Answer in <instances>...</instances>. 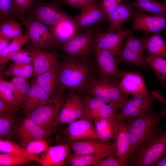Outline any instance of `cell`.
I'll return each instance as SVG.
<instances>
[{
  "label": "cell",
  "instance_id": "obj_1",
  "mask_svg": "<svg viewBox=\"0 0 166 166\" xmlns=\"http://www.w3.org/2000/svg\"><path fill=\"white\" fill-rule=\"evenodd\" d=\"M159 113L154 110L148 111L141 117L125 120L129 132L130 144L127 161L129 164L135 152L143 145L163 130L160 126L161 118L166 115V110L161 107Z\"/></svg>",
  "mask_w": 166,
  "mask_h": 166
},
{
  "label": "cell",
  "instance_id": "obj_2",
  "mask_svg": "<svg viewBox=\"0 0 166 166\" xmlns=\"http://www.w3.org/2000/svg\"><path fill=\"white\" fill-rule=\"evenodd\" d=\"M91 71L85 60L67 55L58 68L57 91L69 89L83 94Z\"/></svg>",
  "mask_w": 166,
  "mask_h": 166
},
{
  "label": "cell",
  "instance_id": "obj_3",
  "mask_svg": "<svg viewBox=\"0 0 166 166\" xmlns=\"http://www.w3.org/2000/svg\"><path fill=\"white\" fill-rule=\"evenodd\" d=\"M119 81L110 78H91L83 94L93 97L121 109L129 95L121 91L119 86Z\"/></svg>",
  "mask_w": 166,
  "mask_h": 166
},
{
  "label": "cell",
  "instance_id": "obj_4",
  "mask_svg": "<svg viewBox=\"0 0 166 166\" xmlns=\"http://www.w3.org/2000/svg\"><path fill=\"white\" fill-rule=\"evenodd\" d=\"M101 28L91 26L80 29L76 34L61 46L67 55L86 60L94 55L96 46Z\"/></svg>",
  "mask_w": 166,
  "mask_h": 166
},
{
  "label": "cell",
  "instance_id": "obj_5",
  "mask_svg": "<svg viewBox=\"0 0 166 166\" xmlns=\"http://www.w3.org/2000/svg\"><path fill=\"white\" fill-rule=\"evenodd\" d=\"M166 151V129L162 130L141 146L129 163L134 166H152Z\"/></svg>",
  "mask_w": 166,
  "mask_h": 166
},
{
  "label": "cell",
  "instance_id": "obj_6",
  "mask_svg": "<svg viewBox=\"0 0 166 166\" xmlns=\"http://www.w3.org/2000/svg\"><path fill=\"white\" fill-rule=\"evenodd\" d=\"M62 92L57 91L47 102L28 113L27 117L43 128L53 127L65 101Z\"/></svg>",
  "mask_w": 166,
  "mask_h": 166
},
{
  "label": "cell",
  "instance_id": "obj_7",
  "mask_svg": "<svg viewBox=\"0 0 166 166\" xmlns=\"http://www.w3.org/2000/svg\"><path fill=\"white\" fill-rule=\"evenodd\" d=\"M85 118H88V115L82 95L71 90L65 100L53 127Z\"/></svg>",
  "mask_w": 166,
  "mask_h": 166
},
{
  "label": "cell",
  "instance_id": "obj_8",
  "mask_svg": "<svg viewBox=\"0 0 166 166\" xmlns=\"http://www.w3.org/2000/svg\"><path fill=\"white\" fill-rule=\"evenodd\" d=\"M19 18L26 27L34 49L49 50L55 45L54 39L49 27L36 20L26 18L23 14H20Z\"/></svg>",
  "mask_w": 166,
  "mask_h": 166
},
{
  "label": "cell",
  "instance_id": "obj_9",
  "mask_svg": "<svg viewBox=\"0 0 166 166\" xmlns=\"http://www.w3.org/2000/svg\"><path fill=\"white\" fill-rule=\"evenodd\" d=\"M58 129L57 126L45 128L27 117L18 127L16 138L18 144L22 147L32 141L46 139L58 131Z\"/></svg>",
  "mask_w": 166,
  "mask_h": 166
},
{
  "label": "cell",
  "instance_id": "obj_10",
  "mask_svg": "<svg viewBox=\"0 0 166 166\" xmlns=\"http://www.w3.org/2000/svg\"><path fill=\"white\" fill-rule=\"evenodd\" d=\"M155 98L151 94L148 96L133 95L128 99L121 112L117 113L114 120L116 122L131 118L141 117L148 111L154 110L153 102Z\"/></svg>",
  "mask_w": 166,
  "mask_h": 166
},
{
  "label": "cell",
  "instance_id": "obj_11",
  "mask_svg": "<svg viewBox=\"0 0 166 166\" xmlns=\"http://www.w3.org/2000/svg\"><path fill=\"white\" fill-rule=\"evenodd\" d=\"M71 150L80 154L93 155L104 158L115 153L113 142L94 139L68 142Z\"/></svg>",
  "mask_w": 166,
  "mask_h": 166
},
{
  "label": "cell",
  "instance_id": "obj_12",
  "mask_svg": "<svg viewBox=\"0 0 166 166\" xmlns=\"http://www.w3.org/2000/svg\"><path fill=\"white\" fill-rule=\"evenodd\" d=\"M133 17L130 29L132 31H143L149 34L160 33L162 30H166V17L149 15L138 10H134Z\"/></svg>",
  "mask_w": 166,
  "mask_h": 166
},
{
  "label": "cell",
  "instance_id": "obj_13",
  "mask_svg": "<svg viewBox=\"0 0 166 166\" xmlns=\"http://www.w3.org/2000/svg\"><path fill=\"white\" fill-rule=\"evenodd\" d=\"M55 1L37 3L33 12V18L50 28L56 25L65 13Z\"/></svg>",
  "mask_w": 166,
  "mask_h": 166
},
{
  "label": "cell",
  "instance_id": "obj_14",
  "mask_svg": "<svg viewBox=\"0 0 166 166\" xmlns=\"http://www.w3.org/2000/svg\"><path fill=\"white\" fill-rule=\"evenodd\" d=\"M94 56L100 78L120 80L121 71L114 54L107 51L95 49Z\"/></svg>",
  "mask_w": 166,
  "mask_h": 166
},
{
  "label": "cell",
  "instance_id": "obj_15",
  "mask_svg": "<svg viewBox=\"0 0 166 166\" xmlns=\"http://www.w3.org/2000/svg\"><path fill=\"white\" fill-rule=\"evenodd\" d=\"M64 133L70 142L98 139L92 120L85 118L74 121L69 124Z\"/></svg>",
  "mask_w": 166,
  "mask_h": 166
},
{
  "label": "cell",
  "instance_id": "obj_16",
  "mask_svg": "<svg viewBox=\"0 0 166 166\" xmlns=\"http://www.w3.org/2000/svg\"><path fill=\"white\" fill-rule=\"evenodd\" d=\"M121 27L115 32H101L97 39L96 49L110 52L117 57L120 56L124 40L130 31Z\"/></svg>",
  "mask_w": 166,
  "mask_h": 166
},
{
  "label": "cell",
  "instance_id": "obj_17",
  "mask_svg": "<svg viewBox=\"0 0 166 166\" xmlns=\"http://www.w3.org/2000/svg\"><path fill=\"white\" fill-rule=\"evenodd\" d=\"M119 86L121 91L129 95L148 96L150 94L140 73L121 71Z\"/></svg>",
  "mask_w": 166,
  "mask_h": 166
},
{
  "label": "cell",
  "instance_id": "obj_18",
  "mask_svg": "<svg viewBox=\"0 0 166 166\" xmlns=\"http://www.w3.org/2000/svg\"><path fill=\"white\" fill-rule=\"evenodd\" d=\"M49 29L54 39L55 45H62L72 38L79 29L74 16H70L65 12L59 22Z\"/></svg>",
  "mask_w": 166,
  "mask_h": 166
},
{
  "label": "cell",
  "instance_id": "obj_19",
  "mask_svg": "<svg viewBox=\"0 0 166 166\" xmlns=\"http://www.w3.org/2000/svg\"><path fill=\"white\" fill-rule=\"evenodd\" d=\"M34 77L52 69L58 68L60 63L55 52L34 49L31 52Z\"/></svg>",
  "mask_w": 166,
  "mask_h": 166
},
{
  "label": "cell",
  "instance_id": "obj_20",
  "mask_svg": "<svg viewBox=\"0 0 166 166\" xmlns=\"http://www.w3.org/2000/svg\"><path fill=\"white\" fill-rule=\"evenodd\" d=\"M117 124L114 136L115 155L120 160L127 166L129 165L127 161L130 142L127 124L125 120L116 122Z\"/></svg>",
  "mask_w": 166,
  "mask_h": 166
},
{
  "label": "cell",
  "instance_id": "obj_21",
  "mask_svg": "<svg viewBox=\"0 0 166 166\" xmlns=\"http://www.w3.org/2000/svg\"><path fill=\"white\" fill-rule=\"evenodd\" d=\"M68 144L48 146L41 156V164L44 166L63 165L70 151Z\"/></svg>",
  "mask_w": 166,
  "mask_h": 166
},
{
  "label": "cell",
  "instance_id": "obj_22",
  "mask_svg": "<svg viewBox=\"0 0 166 166\" xmlns=\"http://www.w3.org/2000/svg\"><path fill=\"white\" fill-rule=\"evenodd\" d=\"M81 13L74 16L79 29L92 26L95 23L107 19L100 5L94 2L82 9Z\"/></svg>",
  "mask_w": 166,
  "mask_h": 166
},
{
  "label": "cell",
  "instance_id": "obj_23",
  "mask_svg": "<svg viewBox=\"0 0 166 166\" xmlns=\"http://www.w3.org/2000/svg\"><path fill=\"white\" fill-rule=\"evenodd\" d=\"M134 9L132 3H121L107 16L109 23L106 31L115 32L118 30L124 23L131 19Z\"/></svg>",
  "mask_w": 166,
  "mask_h": 166
},
{
  "label": "cell",
  "instance_id": "obj_24",
  "mask_svg": "<svg viewBox=\"0 0 166 166\" xmlns=\"http://www.w3.org/2000/svg\"><path fill=\"white\" fill-rule=\"evenodd\" d=\"M51 97L41 87L33 81L23 103L25 113L27 114L46 103Z\"/></svg>",
  "mask_w": 166,
  "mask_h": 166
},
{
  "label": "cell",
  "instance_id": "obj_25",
  "mask_svg": "<svg viewBox=\"0 0 166 166\" xmlns=\"http://www.w3.org/2000/svg\"><path fill=\"white\" fill-rule=\"evenodd\" d=\"M58 68L52 69L34 77L33 80L50 97L54 96L57 92Z\"/></svg>",
  "mask_w": 166,
  "mask_h": 166
},
{
  "label": "cell",
  "instance_id": "obj_26",
  "mask_svg": "<svg viewBox=\"0 0 166 166\" xmlns=\"http://www.w3.org/2000/svg\"><path fill=\"white\" fill-rule=\"evenodd\" d=\"M146 64L150 68L164 87H166V58L148 53L145 55Z\"/></svg>",
  "mask_w": 166,
  "mask_h": 166
},
{
  "label": "cell",
  "instance_id": "obj_27",
  "mask_svg": "<svg viewBox=\"0 0 166 166\" xmlns=\"http://www.w3.org/2000/svg\"><path fill=\"white\" fill-rule=\"evenodd\" d=\"M98 139L109 140L114 136L117 123L113 118H98L93 120Z\"/></svg>",
  "mask_w": 166,
  "mask_h": 166
},
{
  "label": "cell",
  "instance_id": "obj_28",
  "mask_svg": "<svg viewBox=\"0 0 166 166\" xmlns=\"http://www.w3.org/2000/svg\"><path fill=\"white\" fill-rule=\"evenodd\" d=\"M144 47L148 53L166 58V42L161 37L160 33L153 34L146 38Z\"/></svg>",
  "mask_w": 166,
  "mask_h": 166
},
{
  "label": "cell",
  "instance_id": "obj_29",
  "mask_svg": "<svg viewBox=\"0 0 166 166\" xmlns=\"http://www.w3.org/2000/svg\"><path fill=\"white\" fill-rule=\"evenodd\" d=\"M135 7L142 12L166 17V3L156 0H135L132 2Z\"/></svg>",
  "mask_w": 166,
  "mask_h": 166
},
{
  "label": "cell",
  "instance_id": "obj_30",
  "mask_svg": "<svg viewBox=\"0 0 166 166\" xmlns=\"http://www.w3.org/2000/svg\"><path fill=\"white\" fill-rule=\"evenodd\" d=\"M34 161L40 164L41 158L35 156L19 154H0V166H16Z\"/></svg>",
  "mask_w": 166,
  "mask_h": 166
},
{
  "label": "cell",
  "instance_id": "obj_31",
  "mask_svg": "<svg viewBox=\"0 0 166 166\" xmlns=\"http://www.w3.org/2000/svg\"><path fill=\"white\" fill-rule=\"evenodd\" d=\"M117 60L118 64L124 63L129 65L136 66L149 72L148 67L145 64L144 58L138 53L124 46L121 55Z\"/></svg>",
  "mask_w": 166,
  "mask_h": 166
},
{
  "label": "cell",
  "instance_id": "obj_32",
  "mask_svg": "<svg viewBox=\"0 0 166 166\" xmlns=\"http://www.w3.org/2000/svg\"><path fill=\"white\" fill-rule=\"evenodd\" d=\"M22 25L14 19H0V34L10 39L18 37L23 35Z\"/></svg>",
  "mask_w": 166,
  "mask_h": 166
},
{
  "label": "cell",
  "instance_id": "obj_33",
  "mask_svg": "<svg viewBox=\"0 0 166 166\" xmlns=\"http://www.w3.org/2000/svg\"><path fill=\"white\" fill-rule=\"evenodd\" d=\"M102 158L104 157L99 156L80 154L70 152L65 162L71 166H93L97 161Z\"/></svg>",
  "mask_w": 166,
  "mask_h": 166
},
{
  "label": "cell",
  "instance_id": "obj_34",
  "mask_svg": "<svg viewBox=\"0 0 166 166\" xmlns=\"http://www.w3.org/2000/svg\"><path fill=\"white\" fill-rule=\"evenodd\" d=\"M149 34L145 33L143 36L137 37L133 35L132 31L130 29L125 38L124 46L138 53L142 57L144 58V43L145 39L148 37Z\"/></svg>",
  "mask_w": 166,
  "mask_h": 166
},
{
  "label": "cell",
  "instance_id": "obj_35",
  "mask_svg": "<svg viewBox=\"0 0 166 166\" xmlns=\"http://www.w3.org/2000/svg\"><path fill=\"white\" fill-rule=\"evenodd\" d=\"M33 67L32 64H23L14 62L5 71L6 76H12L28 78L33 73Z\"/></svg>",
  "mask_w": 166,
  "mask_h": 166
},
{
  "label": "cell",
  "instance_id": "obj_36",
  "mask_svg": "<svg viewBox=\"0 0 166 166\" xmlns=\"http://www.w3.org/2000/svg\"><path fill=\"white\" fill-rule=\"evenodd\" d=\"M9 60L21 64L32 63L31 52L22 49L11 52L5 57L0 58V63H6Z\"/></svg>",
  "mask_w": 166,
  "mask_h": 166
},
{
  "label": "cell",
  "instance_id": "obj_37",
  "mask_svg": "<svg viewBox=\"0 0 166 166\" xmlns=\"http://www.w3.org/2000/svg\"><path fill=\"white\" fill-rule=\"evenodd\" d=\"M27 79L14 77L10 81L16 91L17 96L16 100L21 104L24 103L30 88Z\"/></svg>",
  "mask_w": 166,
  "mask_h": 166
},
{
  "label": "cell",
  "instance_id": "obj_38",
  "mask_svg": "<svg viewBox=\"0 0 166 166\" xmlns=\"http://www.w3.org/2000/svg\"><path fill=\"white\" fill-rule=\"evenodd\" d=\"M116 107L106 104L102 108L93 111L87 112L88 118L93 120L98 118H113L116 115Z\"/></svg>",
  "mask_w": 166,
  "mask_h": 166
},
{
  "label": "cell",
  "instance_id": "obj_39",
  "mask_svg": "<svg viewBox=\"0 0 166 166\" xmlns=\"http://www.w3.org/2000/svg\"><path fill=\"white\" fill-rule=\"evenodd\" d=\"M14 118L11 114L0 113V138L5 139L10 136L13 128Z\"/></svg>",
  "mask_w": 166,
  "mask_h": 166
},
{
  "label": "cell",
  "instance_id": "obj_40",
  "mask_svg": "<svg viewBox=\"0 0 166 166\" xmlns=\"http://www.w3.org/2000/svg\"><path fill=\"white\" fill-rule=\"evenodd\" d=\"M48 146L47 142L45 139L32 141L22 147L25 154L35 156L43 152Z\"/></svg>",
  "mask_w": 166,
  "mask_h": 166
},
{
  "label": "cell",
  "instance_id": "obj_41",
  "mask_svg": "<svg viewBox=\"0 0 166 166\" xmlns=\"http://www.w3.org/2000/svg\"><path fill=\"white\" fill-rule=\"evenodd\" d=\"M19 16L14 7L13 0H0V19L15 20Z\"/></svg>",
  "mask_w": 166,
  "mask_h": 166
},
{
  "label": "cell",
  "instance_id": "obj_42",
  "mask_svg": "<svg viewBox=\"0 0 166 166\" xmlns=\"http://www.w3.org/2000/svg\"><path fill=\"white\" fill-rule=\"evenodd\" d=\"M30 40L28 35H22L12 39V42L0 55V58L5 57L9 53L19 50L26 44Z\"/></svg>",
  "mask_w": 166,
  "mask_h": 166
},
{
  "label": "cell",
  "instance_id": "obj_43",
  "mask_svg": "<svg viewBox=\"0 0 166 166\" xmlns=\"http://www.w3.org/2000/svg\"><path fill=\"white\" fill-rule=\"evenodd\" d=\"M0 99L18 107L21 105L16 100L13 93L9 88L8 81L1 77L0 79Z\"/></svg>",
  "mask_w": 166,
  "mask_h": 166
},
{
  "label": "cell",
  "instance_id": "obj_44",
  "mask_svg": "<svg viewBox=\"0 0 166 166\" xmlns=\"http://www.w3.org/2000/svg\"><path fill=\"white\" fill-rule=\"evenodd\" d=\"M0 152L4 153L26 155L24 152L22 147L19 144L5 139H0Z\"/></svg>",
  "mask_w": 166,
  "mask_h": 166
},
{
  "label": "cell",
  "instance_id": "obj_45",
  "mask_svg": "<svg viewBox=\"0 0 166 166\" xmlns=\"http://www.w3.org/2000/svg\"><path fill=\"white\" fill-rule=\"evenodd\" d=\"M94 166H126L113 153L105 158L99 160L93 165Z\"/></svg>",
  "mask_w": 166,
  "mask_h": 166
},
{
  "label": "cell",
  "instance_id": "obj_46",
  "mask_svg": "<svg viewBox=\"0 0 166 166\" xmlns=\"http://www.w3.org/2000/svg\"><path fill=\"white\" fill-rule=\"evenodd\" d=\"M14 9L19 16L20 14L23 15L29 10L33 6L34 0H13Z\"/></svg>",
  "mask_w": 166,
  "mask_h": 166
},
{
  "label": "cell",
  "instance_id": "obj_47",
  "mask_svg": "<svg viewBox=\"0 0 166 166\" xmlns=\"http://www.w3.org/2000/svg\"><path fill=\"white\" fill-rule=\"evenodd\" d=\"M124 0H101L100 6L107 17Z\"/></svg>",
  "mask_w": 166,
  "mask_h": 166
},
{
  "label": "cell",
  "instance_id": "obj_48",
  "mask_svg": "<svg viewBox=\"0 0 166 166\" xmlns=\"http://www.w3.org/2000/svg\"><path fill=\"white\" fill-rule=\"evenodd\" d=\"M19 107L0 99V113L11 114L16 111Z\"/></svg>",
  "mask_w": 166,
  "mask_h": 166
},
{
  "label": "cell",
  "instance_id": "obj_49",
  "mask_svg": "<svg viewBox=\"0 0 166 166\" xmlns=\"http://www.w3.org/2000/svg\"><path fill=\"white\" fill-rule=\"evenodd\" d=\"M62 2L74 9L82 10L84 8L80 0H62Z\"/></svg>",
  "mask_w": 166,
  "mask_h": 166
},
{
  "label": "cell",
  "instance_id": "obj_50",
  "mask_svg": "<svg viewBox=\"0 0 166 166\" xmlns=\"http://www.w3.org/2000/svg\"><path fill=\"white\" fill-rule=\"evenodd\" d=\"M10 39L0 34V55L9 44Z\"/></svg>",
  "mask_w": 166,
  "mask_h": 166
},
{
  "label": "cell",
  "instance_id": "obj_51",
  "mask_svg": "<svg viewBox=\"0 0 166 166\" xmlns=\"http://www.w3.org/2000/svg\"><path fill=\"white\" fill-rule=\"evenodd\" d=\"M149 93L156 99L161 102L164 104L165 106L164 108L166 110V99L160 93V91L158 90H151L149 91Z\"/></svg>",
  "mask_w": 166,
  "mask_h": 166
},
{
  "label": "cell",
  "instance_id": "obj_52",
  "mask_svg": "<svg viewBox=\"0 0 166 166\" xmlns=\"http://www.w3.org/2000/svg\"><path fill=\"white\" fill-rule=\"evenodd\" d=\"M152 166H166V151L159 160Z\"/></svg>",
  "mask_w": 166,
  "mask_h": 166
},
{
  "label": "cell",
  "instance_id": "obj_53",
  "mask_svg": "<svg viewBox=\"0 0 166 166\" xmlns=\"http://www.w3.org/2000/svg\"><path fill=\"white\" fill-rule=\"evenodd\" d=\"M85 7L86 6L94 2H97L98 0H80Z\"/></svg>",
  "mask_w": 166,
  "mask_h": 166
},
{
  "label": "cell",
  "instance_id": "obj_54",
  "mask_svg": "<svg viewBox=\"0 0 166 166\" xmlns=\"http://www.w3.org/2000/svg\"><path fill=\"white\" fill-rule=\"evenodd\" d=\"M53 0L57 2L59 4H60L61 3H62V0Z\"/></svg>",
  "mask_w": 166,
  "mask_h": 166
},
{
  "label": "cell",
  "instance_id": "obj_55",
  "mask_svg": "<svg viewBox=\"0 0 166 166\" xmlns=\"http://www.w3.org/2000/svg\"><path fill=\"white\" fill-rule=\"evenodd\" d=\"M164 2H165L164 3H166V0H163Z\"/></svg>",
  "mask_w": 166,
  "mask_h": 166
},
{
  "label": "cell",
  "instance_id": "obj_56",
  "mask_svg": "<svg viewBox=\"0 0 166 166\" xmlns=\"http://www.w3.org/2000/svg\"><path fill=\"white\" fill-rule=\"evenodd\" d=\"M166 31V30H165Z\"/></svg>",
  "mask_w": 166,
  "mask_h": 166
},
{
  "label": "cell",
  "instance_id": "obj_57",
  "mask_svg": "<svg viewBox=\"0 0 166 166\" xmlns=\"http://www.w3.org/2000/svg\"></svg>",
  "mask_w": 166,
  "mask_h": 166
}]
</instances>
